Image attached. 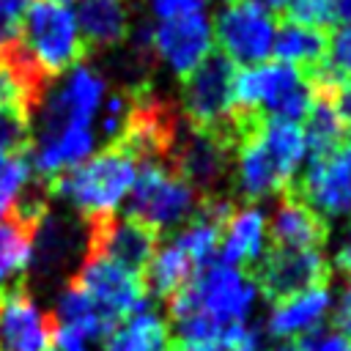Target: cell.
I'll return each instance as SVG.
<instances>
[{
  "label": "cell",
  "mask_w": 351,
  "mask_h": 351,
  "mask_svg": "<svg viewBox=\"0 0 351 351\" xmlns=\"http://www.w3.org/2000/svg\"><path fill=\"white\" fill-rule=\"evenodd\" d=\"M137 159L121 145H104L85 162L47 178L49 197L69 203L82 222L112 217L134 184Z\"/></svg>",
  "instance_id": "6da1fadb"
},
{
  "label": "cell",
  "mask_w": 351,
  "mask_h": 351,
  "mask_svg": "<svg viewBox=\"0 0 351 351\" xmlns=\"http://www.w3.org/2000/svg\"><path fill=\"white\" fill-rule=\"evenodd\" d=\"M16 47L33 71L44 82H52L85 55L74 8H69L63 0H33L19 27Z\"/></svg>",
  "instance_id": "7a4b0ae2"
},
{
  "label": "cell",
  "mask_w": 351,
  "mask_h": 351,
  "mask_svg": "<svg viewBox=\"0 0 351 351\" xmlns=\"http://www.w3.org/2000/svg\"><path fill=\"white\" fill-rule=\"evenodd\" d=\"M233 77L236 63H230L222 52H211L195 71L181 80V110L192 129L219 132L239 143V137L261 118L236 112Z\"/></svg>",
  "instance_id": "3957f363"
},
{
  "label": "cell",
  "mask_w": 351,
  "mask_h": 351,
  "mask_svg": "<svg viewBox=\"0 0 351 351\" xmlns=\"http://www.w3.org/2000/svg\"><path fill=\"white\" fill-rule=\"evenodd\" d=\"M313 85L307 74L282 60L255 63L236 69L233 107L241 115H271L285 121H302L313 104Z\"/></svg>",
  "instance_id": "277c9868"
},
{
  "label": "cell",
  "mask_w": 351,
  "mask_h": 351,
  "mask_svg": "<svg viewBox=\"0 0 351 351\" xmlns=\"http://www.w3.org/2000/svg\"><path fill=\"white\" fill-rule=\"evenodd\" d=\"M255 299H258V285L250 271L222 261H208L165 304H167V315L195 310L211 315L219 324H236V321H247Z\"/></svg>",
  "instance_id": "5b68a950"
},
{
  "label": "cell",
  "mask_w": 351,
  "mask_h": 351,
  "mask_svg": "<svg viewBox=\"0 0 351 351\" xmlns=\"http://www.w3.org/2000/svg\"><path fill=\"white\" fill-rule=\"evenodd\" d=\"M126 197V217L140 219L159 236L184 225L200 203V192L189 186L167 162H137L134 184Z\"/></svg>",
  "instance_id": "8992f818"
},
{
  "label": "cell",
  "mask_w": 351,
  "mask_h": 351,
  "mask_svg": "<svg viewBox=\"0 0 351 351\" xmlns=\"http://www.w3.org/2000/svg\"><path fill=\"white\" fill-rule=\"evenodd\" d=\"M214 44L230 63L255 66L266 63L274 47V11H269L258 0H236L225 3L211 19Z\"/></svg>",
  "instance_id": "52a82bcc"
},
{
  "label": "cell",
  "mask_w": 351,
  "mask_h": 351,
  "mask_svg": "<svg viewBox=\"0 0 351 351\" xmlns=\"http://www.w3.org/2000/svg\"><path fill=\"white\" fill-rule=\"evenodd\" d=\"M236 143L219 132L181 129L170 154V167L200 195H222L219 186L233 173Z\"/></svg>",
  "instance_id": "ba28073f"
},
{
  "label": "cell",
  "mask_w": 351,
  "mask_h": 351,
  "mask_svg": "<svg viewBox=\"0 0 351 351\" xmlns=\"http://www.w3.org/2000/svg\"><path fill=\"white\" fill-rule=\"evenodd\" d=\"M71 280L96 302V307L112 324L145 310L148 304L143 274L101 255H82V263Z\"/></svg>",
  "instance_id": "9c48e42d"
},
{
  "label": "cell",
  "mask_w": 351,
  "mask_h": 351,
  "mask_svg": "<svg viewBox=\"0 0 351 351\" xmlns=\"http://www.w3.org/2000/svg\"><path fill=\"white\" fill-rule=\"evenodd\" d=\"M252 280L258 285V293H263L274 304L299 291H307L315 285H329L332 263L324 250L269 247L263 252L261 263L252 269Z\"/></svg>",
  "instance_id": "30bf717a"
},
{
  "label": "cell",
  "mask_w": 351,
  "mask_h": 351,
  "mask_svg": "<svg viewBox=\"0 0 351 351\" xmlns=\"http://www.w3.org/2000/svg\"><path fill=\"white\" fill-rule=\"evenodd\" d=\"M291 189L324 219L351 217V137L335 151L313 156Z\"/></svg>",
  "instance_id": "8fae6325"
},
{
  "label": "cell",
  "mask_w": 351,
  "mask_h": 351,
  "mask_svg": "<svg viewBox=\"0 0 351 351\" xmlns=\"http://www.w3.org/2000/svg\"><path fill=\"white\" fill-rule=\"evenodd\" d=\"M151 58L162 60L176 77L195 71L214 47V30L206 11H192L184 16L162 19L148 30Z\"/></svg>",
  "instance_id": "7c38bea8"
},
{
  "label": "cell",
  "mask_w": 351,
  "mask_h": 351,
  "mask_svg": "<svg viewBox=\"0 0 351 351\" xmlns=\"http://www.w3.org/2000/svg\"><path fill=\"white\" fill-rule=\"evenodd\" d=\"M82 225H85V255L110 258L137 274L145 271V266L154 258L159 239H162L154 228H148L132 217L118 219L112 214V217L88 219Z\"/></svg>",
  "instance_id": "4fadbf2b"
},
{
  "label": "cell",
  "mask_w": 351,
  "mask_h": 351,
  "mask_svg": "<svg viewBox=\"0 0 351 351\" xmlns=\"http://www.w3.org/2000/svg\"><path fill=\"white\" fill-rule=\"evenodd\" d=\"M55 315L44 313L27 288L0 296V351H52Z\"/></svg>",
  "instance_id": "5bb4252c"
},
{
  "label": "cell",
  "mask_w": 351,
  "mask_h": 351,
  "mask_svg": "<svg viewBox=\"0 0 351 351\" xmlns=\"http://www.w3.org/2000/svg\"><path fill=\"white\" fill-rule=\"evenodd\" d=\"M271 247L282 250H324L329 239L326 219L313 211L291 186L280 192L271 222L266 225Z\"/></svg>",
  "instance_id": "9a60e30c"
},
{
  "label": "cell",
  "mask_w": 351,
  "mask_h": 351,
  "mask_svg": "<svg viewBox=\"0 0 351 351\" xmlns=\"http://www.w3.org/2000/svg\"><path fill=\"white\" fill-rule=\"evenodd\" d=\"M44 214L8 211L0 217V296L25 288V277L33 258L36 228Z\"/></svg>",
  "instance_id": "2e32d148"
},
{
  "label": "cell",
  "mask_w": 351,
  "mask_h": 351,
  "mask_svg": "<svg viewBox=\"0 0 351 351\" xmlns=\"http://www.w3.org/2000/svg\"><path fill=\"white\" fill-rule=\"evenodd\" d=\"M77 255H85V225L82 219L44 214V219L36 228L33 239V269L38 274H58L63 271Z\"/></svg>",
  "instance_id": "e0dca14e"
},
{
  "label": "cell",
  "mask_w": 351,
  "mask_h": 351,
  "mask_svg": "<svg viewBox=\"0 0 351 351\" xmlns=\"http://www.w3.org/2000/svg\"><path fill=\"white\" fill-rule=\"evenodd\" d=\"M266 214L258 203L236 206L219 239V261L252 274L266 252Z\"/></svg>",
  "instance_id": "ac0fdd59"
},
{
  "label": "cell",
  "mask_w": 351,
  "mask_h": 351,
  "mask_svg": "<svg viewBox=\"0 0 351 351\" xmlns=\"http://www.w3.org/2000/svg\"><path fill=\"white\" fill-rule=\"evenodd\" d=\"M329 304H332L329 285H315V288L299 291L293 296L274 302L266 329L277 340H296V337L318 329V324L329 313Z\"/></svg>",
  "instance_id": "d6986e66"
},
{
  "label": "cell",
  "mask_w": 351,
  "mask_h": 351,
  "mask_svg": "<svg viewBox=\"0 0 351 351\" xmlns=\"http://www.w3.org/2000/svg\"><path fill=\"white\" fill-rule=\"evenodd\" d=\"M74 19L85 49L118 47L132 30L129 0H77Z\"/></svg>",
  "instance_id": "ffe728a7"
},
{
  "label": "cell",
  "mask_w": 351,
  "mask_h": 351,
  "mask_svg": "<svg viewBox=\"0 0 351 351\" xmlns=\"http://www.w3.org/2000/svg\"><path fill=\"white\" fill-rule=\"evenodd\" d=\"M255 132H258V140L263 143L266 154L277 165V170L293 184V178H296V173H299V167H302V162L307 156V143H304L302 123L285 121V118L261 115Z\"/></svg>",
  "instance_id": "44dd1931"
},
{
  "label": "cell",
  "mask_w": 351,
  "mask_h": 351,
  "mask_svg": "<svg viewBox=\"0 0 351 351\" xmlns=\"http://www.w3.org/2000/svg\"><path fill=\"white\" fill-rule=\"evenodd\" d=\"M101 351H170L167 321L145 307V310L118 321L107 332Z\"/></svg>",
  "instance_id": "7402d4cb"
},
{
  "label": "cell",
  "mask_w": 351,
  "mask_h": 351,
  "mask_svg": "<svg viewBox=\"0 0 351 351\" xmlns=\"http://www.w3.org/2000/svg\"><path fill=\"white\" fill-rule=\"evenodd\" d=\"M326 44H329V36L324 27H315V25H302V22H282L274 33V47H271V55H277V60L288 63V66H296V69H313L324 60L326 55Z\"/></svg>",
  "instance_id": "603a6c76"
},
{
  "label": "cell",
  "mask_w": 351,
  "mask_h": 351,
  "mask_svg": "<svg viewBox=\"0 0 351 351\" xmlns=\"http://www.w3.org/2000/svg\"><path fill=\"white\" fill-rule=\"evenodd\" d=\"M55 324L58 326H66L77 335H82L88 343L90 340H104L107 332L115 326L99 307L96 302L69 277L63 291H60V299H58V310H55Z\"/></svg>",
  "instance_id": "cb8c5ba5"
},
{
  "label": "cell",
  "mask_w": 351,
  "mask_h": 351,
  "mask_svg": "<svg viewBox=\"0 0 351 351\" xmlns=\"http://www.w3.org/2000/svg\"><path fill=\"white\" fill-rule=\"evenodd\" d=\"M195 271H197V266L192 263V258L181 247H176L173 241L159 244L154 258L148 261V266L143 271L145 293H154L156 299L167 302L173 293H178L192 280Z\"/></svg>",
  "instance_id": "d4e9b609"
},
{
  "label": "cell",
  "mask_w": 351,
  "mask_h": 351,
  "mask_svg": "<svg viewBox=\"0 0 351 351\" xmlns=\"http://www.w3.org/2000/svg\"><path fill=\"white\" fill-rule=\"evenodd\" d=\"M302 132H304V143H307V154L313 156H324L329 151H335L343 140H348V129L335 107L332 90H315L313 104L307 110V115L302 118Z\"/></svg>",
  "instance_id": "484cf974"
},
{
  "label": "cell",
  "mask_w": 351,
  "mask_h": 351,
  "mask_svg": "<svg viewBox=\"0 0 351 351\" xmlns=\"http://www.w3.org/2000/svg\"><path fill=\"white\" fill-rule=\"evenodd\" d=\"M304 74H307L313 90H335L343 80L351 77V19L343 22L329 36L324 60Z\"/></svg>",
  "instance_id": "4316f807"
},
{
  "label": "cell",
  "mask_w": 351,
  "mask_h": 351,
  "mask_svg": "<svg viewBox=\"0 0 351 351\" xmlns=\"http://www.w3.org/2000/svg\"><path fill=\"white\" fill-rule=\"evenodd\" d=\"M33 181V165L27 154L0 151V217L8 214Z\"/></svg>",
  "instance_id": "83f0119b"
},
{
  "label": "cell",
  "mask_w": 351,
  "mask_h": 351,
  "mask_svg": "<svg viewBox=\"0 0 351 351\" xmlns=\"http://www.w3.org/2000/svg\"><path fill=\"white\" fill-rule=\"evenodd\" d=\"M0 151L5 154L30 151V118L25 112L0 107Z\"/></svg>",
  "instance_id": "f1b7e54d"
},
{
  "label": "cell",
  "mask_w": 351,
  "mask_h": 351,
  "mask_svg": "<svg viewBox=\"0 0 351 351\" xmlns=\"http://www.w3.org/2000/svg\"><path fill=\"white\" fill-rule=\"evenodd\" d=\"M282 11L291 22L315 25L324 30L335 22V0H285Z\"/></svg>",
  "instance_id": "f546056e"
},
{
  "label": "cell",
  "mask_w": 351,
  "mask_h": 351,
  "mask_svg": "<svg viewBox=\"0 0 351 351\" xmlns=\"http://www.w3.org/2000/svg\"><path fill=\"white\" fill-rule=\"evenodd\" d=\"M291 351H351V340L337 329H313L291 343Z\"/></svg>",
  "instance_id": "4dcf8cb0"
},
{
  "label": "cell",
  "mask_w": 351,
  "mask_h": 351,
  "mask_svg": "<svg viewBox=\"0 0 351 351\" xmlns=\"http://www.w3.org/2000/svg\"><path fill=\"white\" fill-rule=\"evenodd\" d=\"M33 0H0V44L14 41Z\"/></svg>",
  "instance_id": "1f68e13d"
},
{
  "label": "cell",
  "mask_w": 351,
  "mask_h": 351,
  "mask_svg": "<svg viewBox=\"0 0 351 351\" xmlns=\"http://www.w3.org/2000/svg\"><path fill=\"white\" fill-rule=\"evenodd\" d=\"M148 11L156 22H162L192 11H206V0H148Z\"/></svg>",
  "instance_id": "d6a6232c"
},
{
  "label": "cell",
  "mask_w": 351,
  "mask_h": 351,
  "mask_svg": "<svg viewBox=\"0 0 351 351\" xmlns=\"http://www.w3.org/2000/svg\"><path fill=\"white\" fill-rule=\"evenodd\" d=\"M332 99H335V107H337V112H340L346 129L351 132V77L343 80V82L332 90Z\"/></svg>",
  "instance_id": "836d02e7"
},
{
  "label": "cell",
  "mask_w": 351,
  "mask_h": 351,
  "mask_svg": "<svg viewBox=\"0 0 351 351\" xmlns=\"http://www.w3.org/2000/svg\"><path fill=\"white\" fill-rule=\"evenodd\" d=\"M335 329L351 340V282H348V288H346V293L335 310Z\"/></svg>",
  "instance_id": "e575fe53"
},
{
  "label": "cell",
  "mask_w": 351,
  "mask_h": 351,
  "mask_svg": "<svg viewBox=\"0 0 351 351\" xmlns=\"http://www.w3.org/2000/svg\"><path fill=\"white\" fill-rule=\"evenodd\" d=\"M335 266H337L343 274L351 277V228H348V233L343 236V241H340V247H337V252H335Z\"/></svg>",
  "instance_id": "d590c367"
},
{
  "label": "cell",
  "mask_w": 351,
  "mask_h": 351,
  "mask_svg": "<svg viewBox=\"0 0 351 351\" xmlns=\"http://www.w3.org/2000/svg\"><path fill=\"white\" fill-rule=\"evenodd\" d=\"M269 11H282V5H285V0H261Z\"/></svg>",
  "instance_id": "8d00e7d4"
},
{
  "label": "cell",
  "mask_w": 351,
  "mask_h": 351,
  "mask_svg": "<svg viewBox=\"0 0 351 351\" xmlns=\"http://www.w3.org/2000/svg\"><path fill=\"white\" fill-rule=\"evenodd\" d=\"M170 351H219V348H184V346H170Z\"/></svg>",
  "instance_id": "74e56055"
},
{
  "label": "cell",
  "mask_w": 351,
  "mask_h": 351,
  "mask_svg": "<svg viewBox=\"0 0 351 351\" xmlns=\"http://www.w3.org/2000/svg\"><path fill=\"white\" fill-rule=\"evenodd\" d=\"M274 351H291V343H288V346H280V348H274Z\"/></svg>",
  "instance_id": "f35d334b"
},
{
  "label": "cell",
  "mask_w": 351,
  "mask_h": 351,
  "mask_svg": "<svg viewBox=\"0 0 351 351\" xmlns=\"http://www.w3.org/2000/svg\"><path fill=\"white\" fill-rule=\"evenodd\" d=\"M225 3H236V0H225Z\"/></svg>",
  "instance_id": "ab89813d"
},
{
  "label": "cell",
  "mask_w": 351,
  "mask_h": 351,
  "mask_svg": "<svg viewBox=\"0 0 351 351\" xmlns=\"http://www.w3.org/2000/svg\"><path fill=\"white\" fill-rule=\"evenodd\" d=\"M63 3H69V0H63Z\"/></svg>",
  "instance_id": "60d3db41"
}]
</instances>
